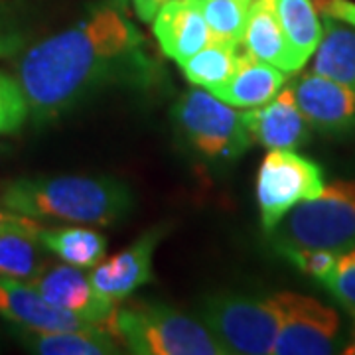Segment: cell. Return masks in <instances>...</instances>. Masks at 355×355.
Wrapping results in <instances>:
<instances>
[{"instance_id": "cell-3", "label": "cell", "mask_w": 355, "mask_h": 355, "mask_svg": "<svg viewBox=\"0 0 355 355\" xmlns=\"http://www.w3.org/2000/svg\"><path fill=\"white\" fill-rule=\"evenodd\" d=\"M103 330L137 355H223L211 331L166 304H116Z\"/></svg>"}, {"instance_id": "cell-21", "label": "cell", "mask_w": 355, "mask_h": 355, "mask_svg": "<svg viewBox=\"0 0 355 355\" xmlns=\"http://www.w3.org/2000/svg\"><path fill=\"white\" fill-rule=\"evenodd\" d=\"M239 60H241L239 46L211 40L180 67L190 83L209 91L225 83L235 73Z\"/></svg>"}, {"instance_id": "cell-28", "label": "cell", "mask_w": 355, "mask_h": 355, "mask_svg": "<svg viewBox=\"0 0 355 355\" xmlns=\"http://www.w3.org/2000/svg\"><path fill=\"white\" fill-rule=\"evenodd\" d=\"M324 16H331L340 22L354 26L355 28V2L352 0H324L320 10Z\"/></svg>"}, {"instance_id": "cell-32", "label": "cell", "mask_w": 355, "mask_h": 355, "mask_svg": "<svg viewBox=\"0 0 355 355\" xmlns=\"http://www.w3.org/2000/svg\"><path fill=\"white\" fill-rule=\"evenodd\" d=\"M314 2V6H316V10H320V6L324 4V0H312Z\"/></svg>"}, {"instance_id": "cell-26", "label": "cell", "mask_w": 355, "mask_h": 355, "mask_svg": "<svg viewBox=\"0 0 355 355\" xmlns=\"http://www.w3.org/2000/svg\"><path fill=\"white\" fill-rule=\"evenodd\" d=\"M280 254L286 257L300 272L316 279L318 282L330 275L338 259V253L316 251V249H286V251H280Z\"/></svg>"}, {"instance_id": "cell-20", "label": "cell", "mask_w": 355, "mask_h": 355, "mask_svg": "<svg viewBox=\"0 0 355 355\" xmlns=\"http://www.w3.org/2000/svg\"><path fill=\"white\" fill-rule=\"evenodd\" d=\"M284 36L304 65L322 42L324 28L312 0H272Z\"/></svg>"}, {"instance_id": "cell-1", "label": "cell", "mask_w": 355, "mask_h": 355, "mask_svg": "<svg viewBox=\"0 0 355 355\" xmlns=\"http://www.w3.org/2000/svg\"><path fill=\"white\" fill-rule=\"evenodd\" d=\"M144 38L125 14L97 8L26 51L18 76L36 123L53 121L116 79H148Z\"/></svg>"}, {"instance_id": "cell-15", "label": "cell", "mask_w": 355, "mask_h": 355, "mask_svg": "<svg viewBox=\"0 0 355 355\" xmlns=\"http://www.w3.org/2000/svg\"><path fill=\"white\" fill-rule=\"evenodd\" d=\"M243 46L253 58L279 67L284 73H294L302 67L284 36L272 0H251Z\"/></svg>"}, {"instance_id": "cell-30", "label": "cell", "mask_w": 355, "mask_h": 355, "mask_svg": "<svg viewBox=\"0 0 355 355\" xmlns=\"http://www.w3.org/2000/svg\"><path fill=\"white\" fill-rule=\"evenodd\" d=\"M16 46H18V42L10 36V34H6V32H0V55H6V53H12L16 50Z\"/></svg>"}, {"instance_id": "cell-16", "label": "cell", "mask_w": 355, "mask_h": 355, "mask_svg": "<svg viewBox=\"0 0 355 355\" xmlns=\"http://www.w3.org/2000/svg\"><path fill=\"white\" fill-rule=\"evenodd\" d=\"M284 81V71L279 67L257 60L249 51H243L235 73L225 83L209 89V93L235 109H253L270 101Z\"/></svg>"}, {"instance_id": "cell-7", "label": "cell", "mask_w": 355, "mask_h": 355, "mask_svg": "<svg viewBox=\"0 0 355 355\" xmlns=\"http://www.w3.org/2000/svg\"><path fill=\"white\" fill-rule=\"evenodd\" d=\"M324 186V170L314 160L291 148H272L257 174V203L266 233L296 203L318 198Z\"/></svg>"}, {"instance_id": "cell-25", "label": "cell", "mask_w": 355, "mask_h": 355, "mask_svg": "<svg viewBox=\"0 0 355 355\" xmlns=\"http://www.w3.org/2000/svg\"><path fill=\"white\" fill-rule=\"evenodd\" d=\"M28 113L30 109L20 81L0 71V135L18 130Z\"/></svg>"}, {"instance_id": "cell-4", "label": "cell", "mask_w": 355, "mask_h": 355, "mask_svg": "<svg viewBox=\"0 0 355 355\" xmlns=\"http://www.w3.org/2000/svg\"><path fill=\"white\" fill-rule=\"evenodd\" d=\"M277 251L342 253L355 245V180H336L318 198L296 203L268 233Z\"/></svg>"}, {"instance_id": "cell-29", "label": "cell", "mask_w": 355, "mask_h": 355, "mask_svg": "<svg viewBox=\"0 0 355 355\" xmlns=\"http://www.w3.org/2000/svg\"><path fill=\"white\" fill-rule=\"evenodd\" d=\"M168 2H174V0H132V6L142 22H153L154 16L160 12V8Z\"/></svg>"}, {"instance_id": "cell-9", "label": "cell", "mask_w": 355, "mask_h": 355, "mask_svg": "<svg viewBox=\"0 0 355 355\" xmlns=\"http://www.w3.org/2000/svg\"><path fill=\"white\" fill-rule=\"evenodd\" d=\"M162 237L164 227L148 229L140 235L139 241L128 245L121 253L99 261L89 270V279L97 294L116 306L153 280L154 249Z\"/></svg>"}, {"instance_id": "cell-10", "label": "cell", "mask_w": 355, "mask_h": 355, "mask_svg": "<svg viewBox=\"0 0 355 355\" xmlns=\"http://www.w3.org/2000/svg\"><path fill=\"white\" fill-rule=\"evenodd\" d=\"M53 306L71 312L93 326L103 328L114 304L93 288L89 275L73 265H46L30 282Z\"/></svg>"}, {"instance_id": "cell-5", "label": "cell", "mask_w": 355, "mask_h": 355, "mask_svg": "<svg viewBox=\"0 0 355 355\" xmlns=\"http://www.w3.org/2000/svg\"><path fill=\"white\" fill-rule=\"evenodd\" d=\"M202 318L225 354H272L279 334V310L272 296L263 300L237 294L214 296L203 304Z\"/></svg>"}, {"instance_id": "cell-13", "label": "cell", "mask_w": 355, "mask_h": 355, "mask_svg": "<svg viewBox=\"0 0 355 355\" xmlns=\"http://www.w3.org/2000/svg\"><path fill=\"white\" fill-rule=\"evenodd\" d=\"M241 116L253 142L263 144L268 150H294L310 137V125L298 109L292 87L279 91L270 101L245 111Z\"/></svg>"}, {"instance_id": "cell-6", "label": "cell", "mask_w": 355, "mask_h": 355, "mask_svg": "<svg viewBox=\"0 0 355 355\" xmlns=\"http://www.w3.org/2000/svg\"><path fill=\"white\" fill-rule=\"evenodd\" d=\"M174 116L182 135L207 160H235L251 146L241 113L205 89H190L176 103Z\"/></svg>"}, {"instance_id": "cell-19", "label": "cell", "mask_w": 355, "mask_h": 355, "mask_svg": "<svg viewBox=\"0 0 355 355\" xmlns=\"http://www.w3.org/2000/svg\"><path fill=\"white\" fill-rule=\"evenodd\" d=\"M38 239L46 251L79 268H93L107 254V239L89 227H42Z\"/></svg>"}, {"instance_id": "cell-18", "label": "cell", "mask_w": 355, "mask_h": 355, "mask_svg": "<svg viewBox=\"0 0 355 355\" xmlns=\"http://www.w3.org/2000/svg\"><path fill=\"white\" fill-rule=\"evenodd\" d=\"M314 53V73L336 79L355 91V30L326 16L324 36Z\"/></svg>"}, {"instance_id": "cell-2", "label": "cell", "mask_w": 355, "mask_h": 355, "mask_svg": "<svg viewBox=\"0 0 355 355\" xmlns=\"http://www.w3.org/2000/svg\"><path fill=\"white\" fill-rule=\"evenodd\" d=\"M132 193L107 176L20 178L2 186L0 205L36 221L111 225L132 209Z\"/></svg>"}, {"instance_id": "cell-22", "label": "cell", "mask_w": 355, "mask_h": 355, "mask_svg": "<svg viewBox=\"0 0 355 355\" xmlns=\"http://www.w3.org/2000/svg\"><path fill=\"white\" fill-rule=\"evenodd\" d=\"M48 265L42 259L38 233L6 231L0 233V277L32 282Z\"/></svg>"}, {"instance_id": "cell-31", "label": "cell", "mask_w": 355, "mask_h": 355, "mask_svg": "<svg viewBox=\"0 0 355 355\" xmlns=\"http://www.w3.org/2000/svg\"><path fill=\"white\" fill-rule=\"evenodd\" d=\"M114 4H119V6H121V8H125V6H127V0H113Z\"/></svg>"}, {"instance_id": "cell-8", "label": "cell", "mask_w": 355, "mask_h": 355, "mask_svg": "<svg viewBox=\"0 0 355 355\" xmlns=\"http://www.w3.org/2000/svg\"><path fill=\"white\" fill-rule=\"evenodd\" d=\"M279 310L275 355H326L340 336V314L312 296L298 292L272 294Z\"/></svg>"}, {"instance_id": "cell-27", "label": "cell", "mask_w": 355, "mask_h": 355, "mask_svg": "<svg viewBox=\"0 0 355 355\" xmlns=\"http://www.w3.org/2000/svg\"><path fill=\"white\" fill-rule=\"evenodd\" d=\"M6 231H24V233H40L42 225L32 217L14 214L10 209L0 205V233Z\"/></svg>"}, {"instance_id": "cell-14", "label": "cell", "mask_w": 355, "mask_h": 355, "mask_svg": "<svg viewBox=\"0 0 355 355\" xmlns=\"http://www.w3.org/2000/svg\"><path fill=\"white\" fill-rule=\"evenodd\" d=\"M154 36L160 50L178 65L188 62L193 53L211 42L209 28L193 0H174L154 16Z\"/></svg>"}, {"instance_id": "cell-17", "label": "cell", "mask_w": 355, "mask_h": 355, "mask_svg": "<svg viewBox=\"0 0 355 355\" xmlns=\"http://www.w3.org/2000/svg\"><path fill=\"white\" fill-rule=\"evenodd\" d=\"M18 338L34 354L42 355H109L116 354L119 343L103 328L89 330L38 331L18 328Z\"/></svg>"}, {"instance_id": "cell-11", "label": "cell", "mask_w": 355, "mask_h": 355, "mask_svg": "<svg viewBox=\"0 0 355 355\" xmlns=\"http://www.w3.org/2000/svg\"><path fill=\"white\" fill-rule=\"evenodd\" d=\"M310 127L338 135L355 125V91L336 79L306 73L291 85Z\"/></svg>"}, {"instance_id": "cell-23", "label": "cell", "mask_w": 355, "mask_h": 355, "mask_svg": "<svg viewBox=\"0 0 355 355\" xmlns=\"http://www.w3.org/2000/svg\"><path fill=\"white\" fill-rule=\"evenodd\" d=\"M202 10L211 40L241 46L251 0H193Z\"/></svg>"}, {"instance_id": "cell-12", "label": "cell", "mask_w": 355, "mask_h": 355, "mask_svg": "<svg viewBox=\"0 0 355 355\" xmlns=\"http://www.w3.org/2000/svg\"><path fill=\"white\" fill-rule=\"evenodd\" d=\"M0 316L18 328L38 331L99 328L48 302L32 284L0 277Z\"/></svg>"}, {"instance_id": "cell-24", "label": "cell", "mask_w": 355, "mask_h": 355, "mask_svg": "<svg viewBox=\"0 0 355 355\" xmlns=\"http://www.w3.org/2000/svg\"><path fill=\"white\" fill-rule=\"evenodd\" d=\"M320 282L355 320V245L338 253L330 275ZM345 354H355V334L354 342L349 343Z\"/></svg>"}]
</instances>
